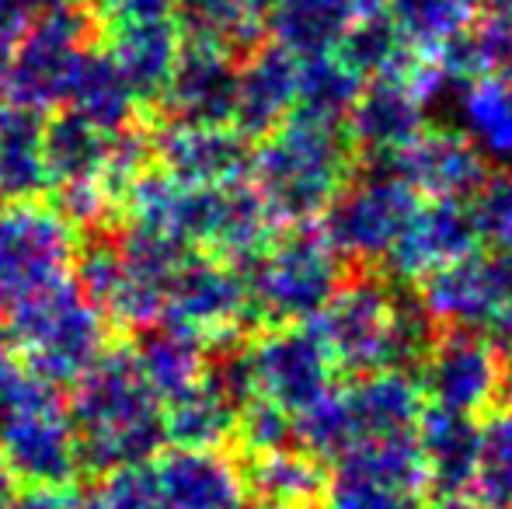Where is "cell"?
Listing matches in <instances>:
<instances>
[{
    "label": "cell",
    "mask_w": 512,
    "mask_h": 509,
    "mask_svg": "<svg viewBox=\"0 0 512 509\" xmlns=\"http://www.w3.org/2000/svg\"><path fill=\"white\" fill-rule=\"evenodd\" d=\"M422 199H467L485 182V161L460 133H418L391 161Z\"/></svg>",
    "instance_id": "14"
},
{
    "label": "cell",
    "mask_w": 512,
    "mask_h": 509,
    "mask_svg": "<svg viewBox=\"0 0 512 509\" xmlns=\"http://www.w3.org/2000/svg\"><path fill=\"white\" fill-rule=\"evenodd\" d=\"M234 426L241 429V440L251 454H265V450L286 447V440L293 436L290 412H283V408L272 405V401H258V405H251L248 412L234 422Z\"/></svg>",
    "instance_id": "28"
},
{
    "label": "cell",
    "mask_w": 512,
    "mask_h": 509,
    "mask_svg": "<svg viewBox=\"0 0 512 509\" xmlns=\"http://www.w3.org/2000/svg\"><path fill=\"white\" fill-rule=\"evenodd\" d=\"M425 471L415 433L345 450L324 509H425Z\"/></svg>",
    "instance_id": "4"
},
{
    "label": "cell",
    "mask_w": 512,
    "mask_h": 509,
    "mask_svg": "<svg viewBox=\"0 0 512 509\" xmlns=\"http://www.w3.org/2000/svg\"><path fill=\"white\" fill-rule=\"evenodd\" d=\"M77 422V450L91 471L147 464L164 436L150 394L126 370H105L77 394Z\"/></svg>",
    "instance_id": "1"
},
{
    "label": "cell",
    "mask_w": 512,
    "mask_h": 509,
    "mask_svg": "<svg viewBox=\"0 0 512 509\" xmlns=\"http://www.w3.org/2000/svg\"><path fill=\"white\" fill-rule=\"evenodd\" d=\"M471 217L478 241H488L492 252L512 258V168H502L492 182H481L474 192Z\"/></svg>",
    "instance_id": "26"
},
{
    "label": "cell",
    "mask_w": 512,
    "mask_h": 509,
    "mask_svg": "<svg viewBox=\"0 0 512 509\" xmlns=\"http://www.w3.org/2000/svg\"><path fill=\"white\" fill-rule=\"evenodd\" d=\"M415 443L418 457H422L425 485L432 492L457 499L471 489L481 447V426L474 422V415L429 408L418 419Z\"/></svg>",
    "instance_id": "16"
},
{
    "label": "cell",
    "mask_w": 512,
    "mask_h": 509,
    "mask_svg": "<svg viewBox=\"0 0 512 509\" xmlns=\"http://www.w3.org/2000/svg\"><path fill=\"white\" fill-rule=\"evenodd\" d=\"M474 492L488 509H512V401L481 426Z\"/></svg>",
    "instance_id": "23"
},
{
    "label": "cell",
    "mask_w": 512,
    "mask_h": 509,
    "mask_svg": "<svg viewBox=\"0 0 512 509\" xmlns=\"http://www.w3.org/2000/svg\"><path fill=\"white\" fill-rule=\"evenodd\" d=\"M387 18L415 53H439L467 32L474 0H387Z\"/></svg>",
    "instance_id": "19"
},
{
    "label": "cell",
    "mask_w": 512,
    "mask_h": 509,
    "mask_svg": "<svg viewBox=\"0 0 512 509\" xmlns=\"http://www.w3.org/2000/svg\"><path fill=\"white\" fill-rule=\"evenodd\" d=\"M436 342V318L422 297L391 293V370L422 367Z\"/></svg>",
    "instance_id": "25"
},
{
    "label": "cell",
    "mask_w": 512,
    "mask_h": 509,
    "mask_svg": "<svg viewBox=\"0 0 512 509\" xmlns=\"http://www.w3.org/2000/svg\"><path fill=\"white\" fill-rule=\"evenodd\" d=\"M502 381H499V394H506L512 401V349H502Z\"/></svg>",
    "instance_id": "32"
},
{
    "label": "cell",
    "mask_w": 512,
    "mask_h": 509,
    "mask_svg": "<svg viewBox=\"0 0 512 509\" xmlns=\"http://www.w3.org/2000/svg\"><path fill=\"white\" fill-rule=\"evenodd\" d=\"M352 171V143L338 136L331 123L300 116L276 136L265 154V185L272 203L290 217H314L328 210Z\"/></svg>",
    "instance_id": "3"
},
{
    "label": "cell",
    "mask_w": 512,
    "mask_h": 509,
    "mask_svg": "<svg viewBox=\"0 0 512 509\" xmlns=\"http://www.w3.org/2000/svg\"><path fill=\"white\" fill-rule=\"evenodd\" d=\"M460 129L464 140L481 154L512 168V84L499 74H478L460 91Z\"/></svg>",
    "instance_id": "18"
},
{
    "label": "cell",
    "mask_w": 512,
    "mask_h": 509,
    "mask_svg": "<svg viewBox=\"0 0 512 509\" xmlns=\"http://www.w3.org/2000/svg\"><path fill=\"white\" fill-rule=\"evenodd\" d=\"M478 248L471 206L464 199H418L405 231L387 248V272L405 283L429 279L443 265L464 258Z\"/></svg>",
    "instance_id": "9"
},
{
    "label": "cell",
    "mask_w": 512,
    "mask_h": 509,
    "mask_svg": "<svg viewBox=\"0 0 512 509\" xmlns=\"http://www.w3.org/2000/svg\"><path fill=\"white\" fill-rule=\"evenodd\" d=\"M11 509H88V499L70 485H32L25 496L11 499Z\"/></svg>",
    "instance_id": "29"
},
{
    "label": "cell",
    "mask_w": 512,
    "mask_h": 509,
    "mask_svg": "<svg viewBox=\"0 0 512 509\" xmlns=\"http://www.w3.org/2000/svg\"><path fill=\"white\" fill-rule=\"evenodd\" d=\"M11 499H14V475L0 461V509H11Z\"/></svg>",
    "instance_id": "31"
},
{
    "label": "cell",
    "mask_w": 512,
    "mask_h": 509,
    "mask_svg": "<svg viewBox=\"0 0 512 509\" xmlns=\"http://www.w3.org/2000/svg\"><path fill=\"white\" fill-rule=\"evenodd\" d=\"M0 461L28 485H70L81 450L53 398L28 381H0Z\"/></svg>",
    "instance_id": "2"
},
{
    "label": "cell",
    "mask_w": 512,
    "mask_h": 509,
    "mask_svg": "<svg viewBox=\"0 0 512 509\" xmlns=\"http://www.w3.org/2000/svg\"><path fill=\"white\" fill-rule=\"evenodd\" d=\"M234 394L227 387H213V391H185L178 394V405L171 412L164 433L178 443V447H216L227 440L234 429Z\"/></svg>",
    "instance_id": "22"
},
{
    "label": "cell",
    "mask_w": 512,
    "mask_h": 509,
    "mask_svg": "<svg viewBox=\"0 0 512 509\" xmlns=\"http://www.w3.org/2000/svg\"><path fill=\"white\" fill-rule=\"evenodd\" d=\"M422 300L436 321L488 335L512 307V258L471 248L425 279Z\"/></svg>",
    "instance_id": "7"
},
{
    "label": "cell",
    "mask_w": 512,
    "mask_h": 509,
    "mask_svg": "<svg viewBox=\"0 0 512 509\" xmlns=\"http://www.w3.org/2000/svg\"><path fill=\"white\" fill-rule=\"evenodd\" d=\"M338 290V252L328 238L300 234L272 255L265 272V300L279 318H314Z\"/></svg>",
    "instance_id": "13"
},
{
    "label": "cell",
    "mask_w": 512,
    "mask_h": 509,
    "mask_svg": "<svg viewBox=\"0 0 512 509\" xmlns=\"http://www.w3.org/2000/svg\"><path fill=\"white\" fill-rule=\"evenodd\" d=\"M328 349L314 332H279L258 349L251 360V384L262 387L265 401L279 405L283 412H304L331 387Z\"/></svg>",
    "instance_id": "11"
},
{
    "label": "cell",
    "mask_w": 512,
    "mask_h": 509,
    "mask_svg": "<svg viewBox=\"0 0 512 509\" xmlns=\"http://www.w3.org/2000/svg\"><path fill=\"white\" fill-rule=\"evenodd\" d=\"M88 509H157L150 464H126V468L102 471L88 499Z\"/></svg>",
    "instance_id": "27"
},
{
    "label": "cell",
    "mask_w": 512,
    "mask_h": 509,
    "mask_svg": "<svg viewBox=\"0 0 512 509\" xmlns=\"http://www.w3.org/2000/svg\"><path fill=\"white\" fill-rule=\"evenodd\" d=\"M345 419H349V450L359 443L411 436L418 429L425 405L422 387L405 370H377L363 374L342 391Z\"/></svg>",
    "instance_id": "15"
},
{
    "label": "cell",
    "mask_w": 512,
    "mask_h": 509,
    "mask_svg": "<svg viewBox=\"0 0 512 509\" xmlns=\"http://www.w3.org/2000/svg\"><path fill=\"white\" fill-rule=\"evenodd\" d=\"M450 509H488V506H481V503H478V506H464V503H453Z\"/></svg>",
    "instance_id": "33"
},
{
    "label": "cell",
    "mask_w": 512,
    "mask_h": 509,
    "mask_svg": "<svg viewBox=\"0 0 512 509\" xmlns=\"http://www.w3.org/2000/svg\"><path fill=\"white\" fill-rule=\"evenodd\" d=\"M352 28V11L345 0H283L276 11V32L286 49L300 56H324L342 46Z\"/></svg>",
    "instance_id": "20"
},
{
    "label": "cell",
    "mask_w": 512,
    "mask_h": 509,
    "mask_svg": "<svg viewBox=\"0 0 512 509\" xmlns=\"http://www.w3.org/2000/svg\"><path fill=\"white\" fill-rule=\"evenodd\" d=\"M314 335L328 349L331 363L349 374L391 370V290L373 276L338 286L317 311Z\"/></svg>",
    "instance_id": "6"
},
{
    "label": "cell",
    "mask_w": 512,
    "mask_h": 509,
    "mask_svg": "<svg viewBox=\"0 0 512 509\" xmlns=\"http://www.w3.org/2000/svg\"><path fill=\"white\" fill-rule=\"evenodd\" d=\"M342 56L349 67H356L363 77H380V74H398L408 63L411 49L408 42L398 35V28L391 25L387 14H373V18H359V25H352L342 39Z\"/></svg>",
    "instance_id": "24"
},
{
    "label": "cell",
    "mask_w": 512,
    "mask_h": 509,
    "mask_svg": "<svg viewBox=\"0 0 512 509\" xmlns=\"http://www.w3.org/2000/svg\"><path fill=\"white\" fill-rule=\"evenodd\" d=\"M157 509H248L244 471L216 447H178L150 464Z\"/></svg>",
    "instance_id": "10"
},
{
    "label": "cell",
    "mask_w": 512,
    "mask_h": 509,
    "mask_svg": "<svg viewBox=\"0 0 512 509\" xmlns=\"http://www.w3.org/2000/svg\"><path fill=\"white\" fill-rule=\"evenodd\" d=\"M502 356L495 342L471 328H453L432 342L422 360V398L432 408L478 415L499 398Z\"/></svg>",
    "instance_id": "8"
},
{
    "label": "cell",
    "mask_w": 512,
    "mask_h": 509,
    "mask_svg": "<svg viewBox=\"0 0 512 509\" xmlns=\"http://www.w3.org/2000/svg\"><path fill=\"white\" fill-rule=\"evenodd\" d=\"M363 84L366 77L356 67H349L342 53L310 56V63L297 74V102L304 109L300 116L335 126L342 116H349Z\"/></svg>",
    "instance_id": "21"
},
{
    "label": "cell",
    "mask_w": 512,
    "mask_h": 509,
    "mask_svg": "<svg viewBox=\"0 0 512 509\" xmlns=\"http://www.w3.org/2000/svg\"><path fill=\"white\" fill-rule=\"evenodd\" d=\"M418 199L422 196L394 171L366 175L349 189L342 185L338 196L328 203L324 238L338 255L359 258V262L384 258L387 248L405 231Z\"/></svg>",
    "instance_id": "5"
},
{
    "label": "cell",
    "mask_w": 512,
    "mask_h": 509,
    "mask_svg": "<svg viewBox=\"0 0 512 509\" xmlns=\"http://www.w3.org/2000/svg\"><path fill=\"white\" fill-rule=\"evenodd\" d=\"M352 11V18H373V14L387 11V0H345Z\"/></svg>",
    "instance_id": "30"
},
{
    "label": "cell",
    "mask_w": 512,
    "mask_h": 509,
    "mask_svg": "<svg viewBox=\"0 0 512 509\" xmlns=\"http://www.w3.org/2000/svg\"><path fill=\"white\" fill-rule=\"evenodd\" d=\"M248 496L265 509H310L324 496V468L307 450L276 447L265 454H251V468L244 475Z\"/></svg>",
    "instance_id": "17"
},
{
    "label": "cell",
    "mask_w": 512,
    "mask_h": 509,
    "mask_svg": "<svg viewBox=\"0 0 512 509\" xmlns=\"http://www.w3.org/2000/svg\"><path fill=\"white\" fill-rule=\"evenodd\" d=\"M422 129V98L401 74L370 77L349 109V143L373 161L391 164Z\"/></svg>",
    "instance_id": "12"
}]
</instances>
